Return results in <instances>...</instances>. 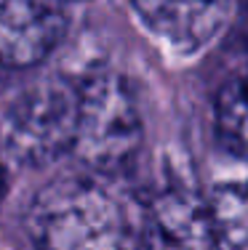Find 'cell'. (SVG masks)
I'll list each match as a JSON object with an SVG mask.
<instances>
[{"label":"cell","instance_id":"1","mask_svg":"<svg viewBox=\"0 0 248 250\" xmlns=\"http://www.w3.org/2000/svg\"><path fill=\"white\" fill-rule=\"evenodd\" d=\"M150 210L128 173L80 165L35 192L24 229L35 250H147Z\"/></svg>","mask_w":248,"mask_h":250},{"label":"cell","instance_id":"2","mask_svg":"<svg viewBox=\"0 0 248 250\" xmlns=\"http://www.w3.org/2000/svg\"><path fill=\"white\" fill-rule=\"evenodd\" d=\"M78 83L43 77L8 101L0 120V144L14 163L43 168L72 154L78 130Z\"/></svg>","mask_w":248,"mask_h":250},{"label":"cell","instance_id":"3","mask_svg":"<svg viewBox=\"0 0 248 250\" xmlns=\"http://www.w3.org/2000/svg\"><path fill=\"white\" fill-rule=\"evenodd\" d=\"M78 91L72 157L86 168L126 173L141 144V120L131 88L120 75L96 69L78 83Z\"/></svg>","mask_w":248,"mask_h":250},{"label":"cell","instance_id":"4","mask_svg":"<svg viewBox=\"0 0 248 250\" xmlns=\"http://www.w3.org/2000/svg\"><path fill=\"white\" fill-rule=\"evenodd\" d=\"M69 27L59 0H0V64L29 69L51 56Z\"/></svg>","mask_w":248,"mask_h":250},{"label":"cell","instance_id":"5","mask_svg":"<svg viewBox=\"0 0 248 250\" xmlns=\"http://www.w3.org/2000/svg\"><path fill=\"white\" fill-rule=\"evenodd\" d=\"M152 35L176 51H200L227 29L235 0H131Z\"/></svg>","mask_w":248,"mask_h":250},{"label":"cell","instance_id":"6","mask_svg":"<svg viewBox=\"0 0 248 250\" xmlns=\"http://www.w3.org/2000/svg\"><path fill=\"white\" fill-rule=\"evenodd\" d=\"M147 250H216L208 200L176 187L152 197Z\"/></svg>","mask_w":248,"mask_h":250},{"label":"cell","instance_id":"7","mask_svg":"<svg viewBox=\"0 0 248 250\" xmlns=\"http://www.w3.org/2000/svg\"><path fill=\"white\" fill-rule=\"evenodd\" d=\"M216 250H248V181L219 187L208 197Z\"/></svg>","mask_w":248,"mask_h":250},{"label":"cell","instance_id":"8","mask_svg":"<svg viewBox=\"0 0 248 250\" xmlns=\"http://www.w3.org/2000/svg\"><path fill=\"white\" fill-rule=\"evenodd\" d=\"M216 133L232 154L248 160V64L227 77L216 96Z\"/></svg>","mask_w":248,"mask_h":250},{"label":"cell","instance_id":"9","mask_svg":"<svg viewBox=\"0 0 248 250\" xmlns=\"http://www.w3.org/2000/svg\"><path fill=\"white\" fill-rule=\"evenodd\" d=\"M5 189H8V173H5V163H3V144H0V200H3Z\"/></svg>","mask_w":248,"mask_h":250}]
</instances>
